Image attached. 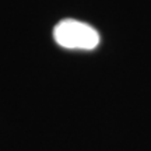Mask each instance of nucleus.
I'll return each instance as SVG.
<instances>
[{
    "mask_svg": "<svg viewBox=\"0 0 151 151\" xmlns=\"http://www.w3.org/2000/svg\"><path fill=\"white\" fill-rule=\"evenodd\" d=\"M53 38L56 43L66 49L91 50L99 43V34L94 27L73 18H66L53 28Z\"/></svg>",
    "mask_w": 151,
    "mask_h": 151,
    "instance_id": "f257e3e1",
    "label": "nucleus"
}]
</instances>
